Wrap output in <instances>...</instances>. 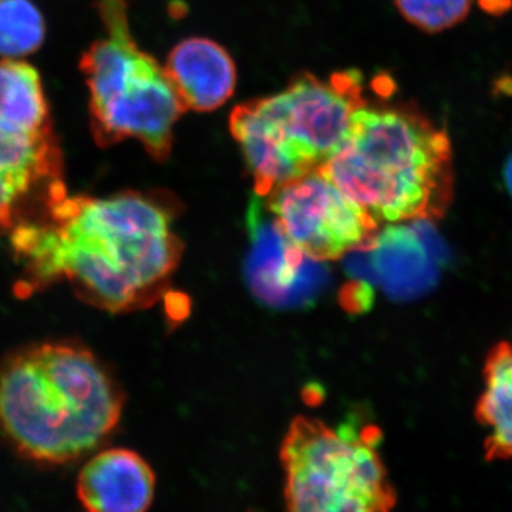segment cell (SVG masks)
Listing matches in <instances>:
<instances>
[{"instance_id": "obj_1", "label": "cell", "mask_w": 512, "mask_h": 512, "mask_svg": "<svg viewBox=\"0 0 512 512\" xmlns=\"http://www.w3.org/2000/svg\"><path fill=\"white\" fill-rule=\"evenodd\" d=\"M174 214L158 195H50L43 217L22 222L10 244L23 264L22 293L67 282L94 308L127 313L164 295L183 258Z\"/></svg>"}, {"instance_id": "obj_2", "label": "cell", "mask_w": 512, "mask_h": 512, "mask_svg": "<svg viewBox=\"0 0 512 512\" xmlns=\"http://www.w3.org/2000/svg\"><path fill=\"white\" fill-rule=\"evenodd\" d=\"M109 370L77 343H40L0 366V431L43 464L79 460L109 439L123 413Z\"/></svg>"}, {"instance_id": "obj_3", "label": "cell", "mask_w": 512, "mask_h": 512, "mask_svg": "<svg viewBox=\"0 0 512 512\" xmlns=\"http://www.w3.org/2000/svg\"><path fill=\"white\" fill-rule=\"evenodd\" d=\"M320 171L380 228L434 221L453 197L450 136L407 101L367 99L348 140Z\"/></svg>"}, {"instance_id": "obj_4", "label": "cell", "mask_w": 512, "mask_h": 512, "mask_svg": "<svg viewBox=\"0 0 512 512\" xmlns=\"http://www.w3.org/2000/svg\"><path fill=\"white\" fill-rule=\"evenodd\" d=\"M367 103L362 74L328 80L302 73L284 92L235 107L229 117L259 197L320 170L343 147L357 111Z\"/></svg>"}, {"instance_id": "obj_5", "label": "cell", "mask_w": 512, "mask_h": 512, "mask_svg": "<svg viewBox=\"0 0 512 512\" xmlns=\"http://www.w3.org/2000/svg\"><path fill=\"white\" fill-rule=\"evenodd\" d=\"M104 36L82 57L92 131L100 147L134 138L154 160H167L185 113L165 67L134 42L127 0H99Z\"/></svg>"}, {"instance_id": "obj_6", "label": "cell", "mask_w": 512, "mask_h": 512, "mask_svg": "<svg viewBox=\"0 0 512 512\" xmlns=\"http://www.w3.org/2000/svg\"><path fill=\"white\" fill-rule=\"evenodd\" d=\"M369 427L332 429L298 416L282 441L286 512H392L396 490Z\"/></svg>"}, {"instance_id": "obj_7", "label": "cell", "mask_w": 512, "mask_h": 512, "mask_svg": "<svg viewBox=\"0 0 512 512\" xmlns=\"http://www.w3.org/2000/svg\"><path fill=\"white\" fill-rule=\"evenodd\" d=\"M265 200L279 237L311 261H336L379 239V224L320 170L279 185Z\"/></svg>"}, {"instance_id": "obj_8", "label": "cell", "mask_w": 512, "mask_h": 512, "mask_svg": "<svg viewBox=\"0 0 512 512\" xmlns=\"http://www.w3.org/2000/svg\"><path fill=\"white\" fill-rule=\"evenodd\" d=\"M62 154L55 136L29 137L0 127V235L22 222L37 194L63 188Z\"/></svg>"}, {"instance_id": "obj_9", "label": "cell", "mask_w": 512, "mask_h": 512, "mask_svg": "<svg viewBox=\"0 0 512 512\" xmlns=\"http://www.w3.org/2000/svg\"><path fill=\"white\" fill-rule=\"evenodd\" d=\"M156 474L136 451L109 448L90 458L77 478V495L87 512H147Z\"/></svg>"}, {"instance_id": "obj_10", "label": "cell", "mask_w": 512, "mask_h": 512, "mask_svg": "<svg viewBox=\"0 0 512 512\" xmlns=\"http://www.w3.org/2000/svg\"><path fill=\"white\" fill-rule=\"evenodd\" d=\"M164 67L187 111L218 109L234 94V60L224 47L205 37H190L178 43Z\"/></svg>"}, {"instance_id": "obj_11", "label": "cell", "mask_w": 512, "mask_h": 512, "mask_svg": "<svg viewBox=\"0 0 512 512\" xmlns=\"http://www.w3.org/2000/svg\"><path fill=\"white\" fill-rule=\"evenodd\" d=\"M0 127L22 136H55L42 79L23 60H0Z\"/></svg>"}, {"instance_id": "obj_12", "label": "cell", "mask_w": 512, "mask_h": 512, "mask_svg": "<svg viewBox=\"0 0 512 512\" xmlns=\"http://www.w3.org/2000/svg\"><path fill=\"white\" fill-rule=\"evenodd\" d=\"M478 421L487 430L488 460L512 458V343H501L485 366L484 392L478 400Z\"/></svg>"}, {"instance_id": "obj_13", "label": "cell", "mask_w": 512, "mask_h": 512, "mask_svg": "<svg viewBox=\"0 0 512 512\" xmlns=\"http://www.w3.org/2000/svg\"><path fill=\"white\" fill-rule=\"evenodd\" d=\"M45 36V19L32 0H0V57L32 55Z\"/></svg>"}, {"instance_id": "obj_14", "label": "cell", "mask_w": 512, "mask_h": 512, "mask_svg": "<svg viewBox=\"0 0 512 512\" xmlns=\"http://www.w3.org/2000/svg\"><path fill=\"white\" fill-rule=\"evenodd\" d=\"M410 25L436 35L456 28L468 18L473 0H394Z\"/></svg>"}, {"instance_id": "obj_15", "label": "cell", "mask_w": 512, "mask_h": 512, "mask_svg": "<svg viewBox=\"0 0 512 512\" xmlns=\"http://www.w3.org/2000/svg\"><path fill=\"white\" fill-rule=\"evenodd\" d=\"M504 178L508 191H510V194L512 195V156L508 158L507 164H505Z\"/></svg>"}]
</instances>
